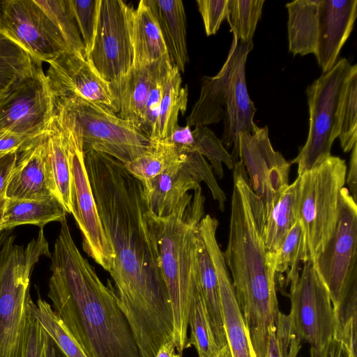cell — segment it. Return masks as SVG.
Listing matches in <instances>:
<instances>
[{"label": "cell", "instance_id": "cell-1", "mask_svg": "<svg viewBox=\"0 0 357 357\" xmlns=\"http://www.w3.org/2000/svg\"><path fill=\"white\" fill-rule=\"evenodd\" d=\"M84 155L98 213L114 255L109 273L119 307L140 357H155L162 344L174 342V328L142 184L115 158L96 151Z\"/></svg>", "mask_w": 357, "mask_h": 357}, {"label": "cell", "instance_id": "cell-2", "mask_svg": "<svg viewBox=\"0 0 357 357\" xmlns=\"http://www.w3.org/2000/svg\"><path fill=\"white\" fill-rule=\"evenodd\" d=\"M51 254L48 297L87 357H140L110 280L104 284L79 252L65 218Z\"/></svg>", "mask_w": 357, "mask_h": 357}, {"label": "cell", "instance_id": "cell-3", "mask_svg": "<svg viewBox=\"0 0 357 357\" xmlns=\"http://www.w3.org/2000/svg\"><path fill=\"white\" fill-rule=\"evenodd\" d=\"M229 232L223 257L256 357H265L269 328L280 311L275 271L263 240L265 210L241 161L234 166Z\"/></svg>", "mask_w": 357, "mask_h": 357}, {"label": "cell", "instance_id": "cell-4", "mask_svg": "<svg viewBox=\"0 0 357 357\" xmlns=\"http://www.w3.org/2000/svg\"><path fill=\"white\" fill-rule=\"evenodd\" d=\"M202 188L188 192L174 210L158 217L148 210L158 251L160 273L172 305L176 351L182 356L188 340V314L200 286L197 239L204 216Z\"/></svg>", "mask_w": 357, "mask_h": 357}, {"label": "cell", "instance_id": "cell-5", "mask_svg": "<svg viewBox=\"0 0 357 357\" xmlns=\"http://www.w3.org/2000/svg\"><path fill=\"white\" fill-rule=\"evenodd\" d=\"M41 256L51 257L43 228L25 248L13 236L0 247V357H21L30 276Z\"/></svg>", "mask_w": 357, "mask_h": 357}, {"label": "cell", "instance_id": "cell-6", "mask_svg": "<svg viewBox=\"0 0 357 357\" xmlns=\"http://www.w3.org/2000/svg\"><path fill=\"white\" fill-rule=\"evenodd\" d=\"M346 174L345 161L331 155L298 176L297 220L303 231L304 261L319 255L333 233Z\"/></svg>", "mask_w": 357, "mask_h": 357}, {"label": "cell", "instance_id": "cell-7", "mask_svg": "<svg viewBox=\"0 0 357 357\" xmlns=\"http://www.w3.org/2000/svg\"><path fill=\"white\" fill-rule=\"evenodd\" d=\"M351 68L348 60L342 58L306 89L308 136L298 155L289 162L298 165V176L331 155L333 142L340 133L343 97Z\"/></svg>", "mask_w": 357, "mask_h": 357}, {"label": "cell", "instance_id": "cell-8", "mask_svg": "<svg viewBox=\"0 0 357 357\" xmlns=\"http://www.w3.org/2000/svg\"><path fill=\"white\" fill-rule=\"evenodd\" d=\"M63 125L71 172L72 214L82 236L84 251L109 272L114 255L102 227L84 164L79 125L74 114L56 99Z\"/></svg>", "mask_w": 357, "mask_h": 357}, {"label": "cell", "instance_id": "cell-9", "mask_svg": "<svg viewBox=\"0 0 357 357\" xmlns=\"http://www.w3.org/2000/svg\"><path fill=\"white\" fill-rule=\"evenodd\" d=\"M60 100L79 125L84 153H104L125 165L147 149L149 138L109 108L79 98Z\"/></svg>", "mask_w": 357, "mask_h": 357}, {"label": "cell", "instance_id": "cell-10", "mask_svg": "<svg viewBox=\"0 0 357 357\" xmlns=\"http://www.w3.org/2000/svg\"><path fill=\"white\" fill-rule=\"evenodd\" d=\"M133 11L122 0H100L93 45L86 56L112 94L133 67Z\"/></svg>", "mask_w": 357, "mask_h": 357}, {"label": "cell", "instance_id": "cell-11", "mask_svg": "<svg viewBox=\"0 0 357 357\" xmlns=\"http://www.w3.org/2000/svg\"><path fill=\"white\" fill-rule=\"evenodd\" d=\"M299 278L290 287V315L297 336L319 354L333 336V308L328 291L312 261H304Z\"/></svg>", "mask_w": 357, "mask_h": 357}, {"label": "cell", "instance_id": "cell-12", "mask_svg": "<svg viewBox=\"0 0 357 357\" xmlns=\"http://www.w3.org/2000/svg\"><path fill=\"white\" fill-rule=\"evenodd\" d=\"M204 182L212 197L224 211L226 195L219 186L213 169L206 158L197 153H185L153 178L142 182L148 210L158 217H165L178 205L184 195Z\"/></svg>", "mask_w": 357, "mask_h": 357}, {"label": "cell", "instance_id": "cell-13", "mask_svg": "<svg viewBox=\"0 0 357 357\" xmlns=\"http://www.w3.org/2000/svg\"><path fill=\"white\" fill-rule=\"evenodd\" d=\"M53 109V96L40 66L0 97V132L33 138L47 130Z\"/></svg>", "mask_w": 357, "mask_h": 357}, {"label": "cell", "instance_id": "cell-14", "mask_svg": "<svg viewBox=\"0 0 357 357\" xmlns=\"http://www.w3.org/2000/svg\"><path fill=\"white\" fill-rule=\"evenodd\" d=\"M0 32L41 61L48 63L70 51L36 0H0Z\"/></svg>", "mask_w": 357, "mask_h": 357}, {"label": "cell", "instance_id": "cell-15", "mask_svg": "<svg viewBox=\"0 0 357 357\" xmlns=\"http://www.w3.org/2000/svg\"><path fill=\"white\" fill-rule=\"evenodd\" d=\"M335 306L347 280L357 266L356 202L344 187L341 190L337 221L324 250L313 261Z\"/></svg>", "mask_w": 357, "mask_h": 357}, {"label": "cell", "instance_id": "cell-16", "mask_svg": "<svg viewBox=\"0 0 357 357\" xmlns=\"http://www.w3.org/2000/svg\"><path fill=\"white\" fill-rule=\"evenodd\" d=\"M238 158L245 169L251 188L267 211L275 196L289 185L291 164L273 149L268 127L257 125L252 133H239Z\"/></svg>", "mask_w": 357, "mask_h": 357}, {"label": "cell", "instance_id": "cell-17", "mask_svg": "<svg viewBox=\"0 0 357 357\" xmlns=\"http://www.w3.org/2000/svg\"><path fill=\"white\" fill-rule=\"evenodd\" d=\"M48 63L45 76L54 97L63 100H85L117 114L109 84L98 75L83 54L66 51Z\"/></svg>", "mask_w": 357, "mask_h": 357}, {"label": "cell", "instance_id": "cell-18", "mask_svg": "<svg viewBox=\"0 0 357 357\" xmlns=\"http://www.w3.org/2000/svg\"><path fill=\"white\" fill-rule=\"evenodd\" d=\"M253 47L252 41L241 43L233 33L229 50L230 69L227 79L223 133L220 139L224 146L233 149L231 157L234 164L238 161V135L252 133L256 126L253 118L257 109L251 100L245 80V64Z\"/></svg>", "mask_w": 357, "mask_h": 357}, {"label": "cell", "instance_id": "cell-19", "mask_svg": "<svg viewBox=\"0 0 357 357\" xmlns=\"http://www.w3.org/2000/svg\"><path fill=\"white\" fill-rule=\"evenodd\" d=\"M218 221L205 215L199 232L213 261L219 283L224 330L232 357H256L248 327L238 304L223 252L216 238Z\"/></svg>", "mask_w": 357, "mask_h": 357}, {"label": "cell", "instance_id": "cell-20", "mask_svg": "<svg viewBox=\"0 0 357 357\" xmlns=\"http://www.w3.org/2000/svg\"><path fill=\"white\" fill-rule=\"evenodd\" d=\"M47 141V130L28 140L17 152L6 190L8 199L42 200L55 197L45 167Z\"/></svg>", "mask_w": 357, "mask_h": 357}, {"label": "cell", "instance_id": "cell-21", "mask_svg": "<svg viewBox=\"0 0 357 357\" xmlns=\"http://www.w3.org/2000/svg\"><path fill=\"white\" fill-rule=\"evenodd\" d=\"M357 15L356 0H321L315 56L323 73L335 64Z\"/></svg>", "mask_w": 357, "mask_h": 357}, {"label": "cell", "instance_id": "cell-22", "mask_svg": "<svg viewBox=\"0 0 357 357\" xmlns=\"http://www.w3.org/2000/svg\"><path fill=\"white\" fill-rule=\"evenodd\" d=\"M52 118L47 129L45 167L51 190L67 213L73 211L71 172L66 136L59 112L53 100Z\"/></svg>", "mask_w": 357, "mask_h": 357}, {"label": "cell", "instance_id": "cell-23", "mask_svg": "<svg viewBox=\"0 0 357 357\" xmlns=\"http://www.w3.org/2000/svg\"><path fill=\"white\" fill-rule=\"evenodd\" d=\"M160 27L172 65L185 72L188 62L186 16L181 0H146Z\"/></svg>", "mask_w": 357, "mask_h": 357}, {"label": "cell", "instance_id": "cell-24", "mask_svg": "<svg viewBox=\"0 0 357 357\" xmlns=\"http://www.w3.org/2000/svg\"><path fill=\"white\" fill-rule=\"evenodd\" d=\"M160 61L144 67L133 66L113 93L118 116L139 131L145 105Z\"/></svg>", "mask_w": 357, "mask_h": 357}, {"label": "cell", "instance_id": "cell-25", "mask_svg": "<svg viewBox=\"0 0 357 357\" xmlns=\"http://www.w3.org/2000/svg\"><path fill=\"white\" fill-rule=\"evenodd\" d=\"M134 67H144L169 58L158 22L146 0L134 9L132 26Z\"/></svg>", "mask_w": 357, "mask_h": 357}, {"label": "cell", "instance_id": "cell-26", "mask_svg": "<svg viewBox=\"0 0 357 357\" xmlns=\"http://www.w3.org/2000/svg\"><path fill=\"white\" fill-rule=\"evenodd\" d=\"M321 3V0H296L286 4L289 50L294 55L315 54Z\"/></svg>", "mask_w": 357, "mask_h": 357}, {"label": "cell", "instance_id": "cell-27", "mask_svg": "<svg viewBox=\"0 0 357 357\" xmlns=\"http://www.w3.org/2000/svg\"><path fill=\"white\" fill-rule=\"evenodd\" d=\"M298 178L284 187L265 212L263 240L268 253H273L282 245L297 220Z\"/></svg>", "mask_w": 357, "mask_h": 357}, {"label": "cell", "instance_id": "cell-28", "mask_svg": "<svg viewBox=\"0 0 357 357\" xmlns=\"http://www.w3.org/2000/svg\"><path fill=\"white\" fill-rule=\"evenodd\" d=\"M66 213L55 197L42 200L7 198L0 233L25 224L43 228L48 222L62 221Z\"/></svg>", "mask_w": 357, "mask_h": 357}, {"label": "cell", "instance_id": "cell-29", "mask_svg": "<svg viewBox=\"0 0 357 357\" xmlns=\"http://www.w3.org/2000/svg\"><path fill=\"white\" fill-rule=\"evenodd\" d=\"M197 246L200 286L213 333L221 348L227 344V340L222 316L219 283L213 261L199 229Z\"/></svg>", "mask_w": 357, "mask_h": 357}, {"label": "cell", "instance_id": "cell-30", "mask_svg": "<svg viewBox=\"0 0 357 357\" xmlns=\"http://www.w3.org/2000/svg\"><path fill=\"white\" fill-rule=\"evenodd\" d=\"M42 63L0 32V97L17 82L42 66Z\"/></svg>", "mask_w": 357, "mask_h": 357}, {"label": "cell", "instance_id": "cell-31", "mask_svg": "<svg viewBox=\"0 0 357 357\" xmlns=\"http://www.w3.org/2000/svg\"><path fill=\"white\" fill-rule=\"evenodd\" d=\"M267 255L275 277L286 274L282 285H294L299 278L301 264L305 261L303 231L298 220L289 230L280 247L273 253L267 252Z\"/></svg>", "mask_w": 357, "mask_h": 357}, {"label": "cell", "instance_id": "cell-32", "mask_svg": "<svg viewBox=\"0 0 357 357\" xmlns=\"http://www.w3.org/2000/svg\"><path fill=\"white\" fill-rule=\"evenodd\" d=\"M333 336L356 354L357 266L351 272L337 303L333 307Z\"/></svg>", "mask_w": 357, "mask_h": 357}, {"label": "cell", "instance_id": "cell-33", "mask_svg": "<svg viewBox=\"0 0 357 357\" xmlns=\"http://www.w3.org/2000/svg\"><path fill=\"white\" fill-rule=\"evenodd\" d=\"M190 337L185 349L193 346L199 357H213L220 350L213 333L201 286L193 294L188 314Z\"/></svg>", "mask_w": 357, "mask_h": 357}, {"label": "cell", "instance_id": "cell-34", "mask_svg": "<svg viewBox=\"0 0 357 357\" xmlns=\"http://www.w3.org/2000/svg\"><path fill=\"white\" fill-rule=\"evenodd\" d=\"M181 73L174 68L165 87L160 106L157 134L154 140L167 139L178 125L180 112L184 114L188 104V86H181Z\"/></svg>", "mask_w": 357, "mask_h": 357}, {"label": "cell", "instance_id": "cell-35", "mask_svg": "<svg viewBox=\"0 0 357 357\" xmlns=\"http://www.w3.org/2000/svg\"><path fill=\"white\" fill-rule=\"evenodd\" d=\"M185 154L178 153L167 140H150L146 151L125 165L128 172L141 183L154 178Z\"/></svg>", "mask_w": 357, "mask_h": 357}, {"label": "cell", "instance_id": "cell-36", "mask_svg": "<svg viewBox=\"0 0 357 357\" xmlns=\"http://www.w3.org/2000/svg\"><path fill=\"white\" fill-rule=\"evenodd\" d=\"M29 305L45 332L66 357H87L47 301L38 298L35 304L30 298Z\"/></svg>", "mask_w": 357, "mask_h": 357}, {"label": "cell", "instance_id": "cell-37", "mask_svg": "<svg viewBox=\"0 0 357 357\" xmlns=\"http://www.w3.org/2000/svg\"><path fill=\"white\" fill-rule=\"evenodd\" d=\"M197 153L209 162L214 175L223 178L222 164L230 169H234V162L221 140L206 126H197L192 130V139L187 153Z\"/></svg>", "mask_w": 357, "mask_h": 357}, {"label": "cell", "instance_id": "cell-38", "mask_svg": "<svg viewBox=\"0 0 357 357\" xmlns=\"http://www.w3.org/2000/svg\"><path fill=\"white\" fill-rule=\"evenodd\" d=\"M36 1L59 30L70 51L78 52L84 56V45L70 0H36Z\"/></svg>", "mask_w": 357, "mask_h": 357}, {"label": "cell", "instance_id": "cell-39", "mask_svg": "<svg viewBox=\"0 0 357 357\" xmlns=\"http://www.w3.org/2000/svg\"><path fill=\"white\" fill-rule=\"evenodd\" d=\"M302 343L295 332L290 314L280 311L268 329L265 357H297Z\"/></svg>", "mask_w": 357, "mask_h": 357}, {"label": "cell", "instance_id": "cell-40", "mask_svg": "<svg viewBox=\"0 0 357 357\" xmlns=\"http://www.w3.org/2000/svg\"><path fill=\"white\" fill-rule=\"evenodd\" d=\"M264 2V0H229L227 21L230 31L236 35L238 41H252Z\"/></svg>", "mask_w": 357, "mask_h": 357}, {"label": "cell", "instance_id": "cell-41", "mask_svg": "<svg viewBox=\"0 0 357 357\" xmlns=\"http://www.w3.org/2000/svg\"><path fill=\"white\" fill-rule=\"evenodd\" d=\"M338 137L344 152L357 144V66L351 65L345 86Z\"/></svg>", "mask_w": 357, "mask_h": 357}, {"label": "cell", "instance_id": "cell-42", "mask_svg": "<svg viewBox=\"0 0 357 357\" xmlns=\"http://www.w3.org/2000/svg\"><path fill=\"white\" fill-rule=\"evenodd\" d=\"M174 68L169 58L163 59L160 61L148 96L140 131L150 140H154L156 137L160 102L165 87Z\"/></svg>", "mask_w": 357, "mask_h": 357}, {"label": "cell", "instance_id": "cell-43", "mask_svg": "<svg viewBox=\"0 0 357 357\" xmlns=\"http://www.w3.org/2000/svg\"><path fill=\"white\" fill-rule=\"evenodd\" d=\"M100 0H70L84 45V56L92 49L96 32Z\"/></svg>", "mask_w": 357, "mask_h": 357}, {"label": "cell", "instance_id": "cell-44", "mask_svg": "<svg viewBox=\"0 0 357 357\" xmlns=\"http://www.w3.org/2000/svg\"><path fill=\"white\" fill-rule=\"evenodd\" d=\"M30 298L27 303V314L22 337L21 357H45L47 333L30 307Z\"/></svg>", "mask_w": 357, "mask_h": 357}, {"label": "cell", "instance_id": "cell-45", "mask_svg": "<svg viewBox=\"0 0 357 357\" xmlns=\"http://www.w3.org/2000/svg\"><path fill=\"white\" fill-rule=\"evenodd\" d=\"M207 36L215 35L222 22L229 17V0H197Z\"/></svg>", "mask_w": 357, "mask_h": 357}, {"label": "cell", "instance_id": "cell-46", "mask_svg": "<svg viewBox=\"0 0 357 357\" xmlns=\"http://www.w3.org/2000/svg\"><path fill=\"white\" fill-rule=\"evenodd\" d=\"M30 139L10 131L0 132V159L17 153Z\"/></svg>", "mask_w": 357, "mask_h": 357}, {"label": "cell", "instance_id": "cell-47", "mask_svg": "<svg viewBox=\"0 0 357 357\" xmlns=\"http://www.w3.org/2000/svg\"><path fill=\"white\" fill-rule=\"evenodd\" d=\"M311 357H357L344 342L335 339L331 340L319 354H310Z\"/></svg>", "mask_w": 357, "mask_h": 357}, {"label": "cell", "instance_id": "cell-48", "mask_svg": "<svg viewBox=\"0 0 357 357\" xmlns=\"http://www.w3.org/2000/svg\"><path fill=\"white\" fill-rule=\"evenodd\" d=\"M17 153H10L0 159V194H5L11 172L15 167Z\"/></svg>", "mask_w": 357, "mask_h": 357}, {"label": "cell", "instance_id": "cell-49", "mask_svg": "<svg viewBox=\"0 0 357 357\" xmlns=\"http://www.w3.org/2000/svg\"><path fill=\"white\" fill-rule=\"evenodd\" d=\"M345 183L349 188V193L356 202L357 197V144L351 149L349 168L346 174Z\"/></svg>", "mask_w": 357, "mask_h": 357}, {"label": "cell", "instance_id": "cell-50", "mask_svg": "<svg viewBox=\"0 0 357 357\" xmlns=\"http://www.w3.org/2000/svg\"><path fill=\"white\" fill-rule=\"evenodd\" d=\"M176 347L173 341L165 343L159 349L155 357H182L176 352Z\"/></svg>", "mask_w": 357, "mask_h": 357}, {"label": "cell", "instance_id": "cell-51", "mask_svg": "<svg viewBox=\"0 0 357 357\" xmlns=\"http://www.w3.org/2000/svg\"><path fill=\"white\" fill-rule=\"evenodd\" d=\"M45 357H66L47 333L45 344Z\"/></svg>", "mask_w": 357, "mask_h": 357}, {"label": "cell", "instance_id": "cell-52", "mask_svg": "<svg viewBox=\"0 0 357 357\" xmlns=\"http://www.w3.org/2000/svg\"><path fill=\"white\" fill-rule=\"evenodd\" d=\"M7 197L5 194H0V225L3 222Z\"/></svg>", "mask_w": 357, "mask_h": 357}, {"label": "cell", "instance_id": "cell-53", "mask_svg": "<svg viewBox=\"0 0 357 357\" xmlns=\"http://www.w3.org/2000/svg\"><path fill=\"white\" fill-rule=\"evenodd\" d=\"M213 357H232L227 344L222 347Z\"/></svg>", "mask_w": 357, "mask_h": 357}, {"label": "cell", "instance_id": "cell-54", "mask_svg": "<svg viewBox=\"0 0 357 357\" xmlns=\"http://www.w3.org/2000/svg\"><path fill=\"white\" fill-rule=\"evenodd\" d=\"M6 232H1L0 233V247L3 241V240L5 239L6 238Z\"/></svg>", "mask_w": 357, "mask_h": 357}]
</instances>
